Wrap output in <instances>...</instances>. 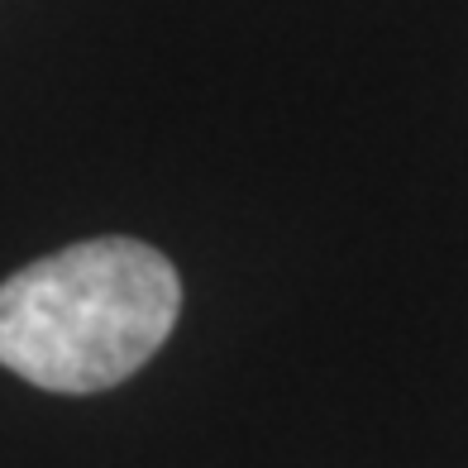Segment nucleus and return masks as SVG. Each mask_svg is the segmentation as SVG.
<instances>
[{
    "instance_id": "nucleus-1",
    "label": "nucleus",
    "mask_w": 468,
    "mask_h": 468,
    "mask_svg": "<svg viewBox=\"0 0 468 468\" xmlns=\"http://www.w3.org/2000/svg\"><path fill=\"white\" fill-rule=\"evenodd\" d=\"M182 315V278L144 239H87L0 282V368L44 392L120 388Z\"/></svg>"
}]
</instances>
